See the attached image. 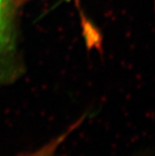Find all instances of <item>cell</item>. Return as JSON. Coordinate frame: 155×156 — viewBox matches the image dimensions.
Masks as SVG:
<instances>
[{"label":"cell","mask_w":155,"mask_h":156,"mask_svg":"<svg viewBox=\"0 0 155 156\" xmlns=\"http://www.w3.org/2000/svg\"><path fill=\"white\" fill-rule=\"evenodd\" d=\"M15 1L16 0H0V52L8 39Z\"/></svg>","instance_id":"1"}]
</instances>
